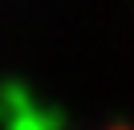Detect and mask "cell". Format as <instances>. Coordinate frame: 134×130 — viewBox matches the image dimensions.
<instances>
[{"label": "cell", "instance_id": "1", "mask_svg": "<svg viewBox=\"0 0 134 130\" xmlns=\"http://www.w3.org/2000/svg\"><path fill=\"white\" fill-rule=\"evenodd\" d=\"M110 130H130V126H110Z\"/></svg>", "mask_w": 134, "mask_h": 130}]
</instances>
